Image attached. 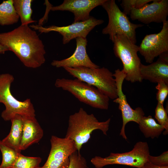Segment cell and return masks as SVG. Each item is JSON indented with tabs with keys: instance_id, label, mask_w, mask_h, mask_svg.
Returning <instances> with one entry per match:
<instances>
[{
	"instance_id": "obj_7",
	"label": "cell",
	"mask_w": 168,
	"mask_h": 168,
	"mask_svg": "<svg viewBox=\"0 0 168 168\" xmlns=\"http://www.w3.org/2000/svg\"><path fill=\"white\" fill-rule=\"evenodd\" d=\"M14 79L13 76L10 74L0 75V103L5 107L1 114L2 118L5 121H8L16 114L35 116V110L30 99L19 101L12 94L10 87Z\"/></svg>"
},
{
	"instance_id": "obj_2",
	"label": "cell",
	"mask_w": 168,
	"mask_h": 168,
	"mask_svg": "<svg viewBox=\"0 0 168 168\" xmlns=\"http://www.w3.org/2000/svg\"><path fill=\"white\" fill-rule=\"evenodd\" d=\"M110 121L109 118L106 121L99 122L93 114H89L81 108L69 116L65 138L74 142L77 151L80 153L82 145L88 142L94 130H100L107 135Z\"/></svg>"
},
{
	"instance_id": "obj_17",
	"label": "cell",
	"mask_w": 168,
	"mask_h": 168,
	"mask_svg": "<svg viewBox=\"0 0 168 168\" xmlns=\"http://www.w3.org/2000/svg\"><path fill=\"white\" fill-rule=\"evenodd\" d=\"M140 73L143 80L154 83L164 82L168 84V61L160 58L148 65L141 64Z\"/></svg>"
},
{
	"instance_id": "obj_22",
	"label": "cell",
	"mask_w": 168,
	"mask_h": 168,
	"mask_svg": "<svg viewBox=\"0 0 168 168\" xmlns=\"http://www.w3.org/2000/svg\"><path fill=\"white\" fill-rule=\"evenodd\" d=\"M0 150L2 157L0 168H12L20 152L5 145L2 140H0Z\"/></svg>"
},
{
	"instance_id": "obj_4",
	"label": "cell",
	"mask_w": 168,
	"mask_h": 168,
	"mask_svg": "<svg viewBox=\"0 0 168 168\" xmlns=\"http://www.w3.org/2000/svg\"><path fill=\"white\" fill-rule=\"evenodd\" d=\"M112 42L114 54L123 63L122 70L126 75L125 79L132 83L142 82V80L140 73L141 63L137 54L139 46L121 34L116 35Z\"/></svg>"
},
{
	"instance_id": "obj_28",
	"label": "cell",
	"mask_w": 168,
	"mask_h": 168,
	"mask_svg": "<svg viewBox=\"0 0 168 168\" xmlns=\"http://www.w3.org/2000/svg\"><path fill=\"white\" fill-rule=\"evenodd\" d=\"M148 161L152 164L158 166H168V151L163 152L158 156L149 155Z\"/></svg>"
},
{
	"instance_id": "obj_18",
	"label": "cell",
	"mask_w": 168,
	"mask_h": 168,
	"mask_svg": "<svg viewBox=\"0 0 168 168\" xmlns=\"http://www.w3.org/2000/svg\"><path fill=\"white\" fill-rule=\"evenodd\" d=\"M10 120L12 126L10 132L2 141L6 145L21 153L20 147L22 135V116L16 114Z\"/></svg>"
},
{
	"instance_id": "obj_9",
	"label": "cell",
	"mask_w": 168,
	"mask_h": 168,
	"mask_svg": "<svg viewBox=\"0 0 168 168\" xmlns=\"http://www.w3.org/2000/svg\"><path fill=\"white\" fill-rule=\"evenodd\" d=\"M104 21L90 16L88 20L84 21L73 22L64 26H51L46 27L38 25H30V27L38 30L41 33H47L50 31L58 32L63 36V44L68 43L72 39L77 37L86 38L89 32L96 26L102 24Z\"/></svg>"
},
{
	"instance_id": "obj_25",
	"label": "cell",
	"mask_w": 168,
	"mask_h": 168,
	"mask_svg": "<svg viewBox=\"0 0 168 168\" xmlns=\"http://www.w3.org/2000/svg\"><path fill=\"white\" fill-rule=\"evenodd\" d=\"M153 0H122L120 5L123 9V12L126 15L130 14L133 8L138 9L146 3Z\"/></svg>"
},
{
	"instance_id": "obj_30",
	"label": "cell",
	"mask_w": 168,
	"mask_h": 168,
	"mask_svg": "<svg viewBox=\"0 0 168 168\" xmlns=\"http://www.w3.org/2000/svg\"><path fill=\"white\" fill-rule=\"evenodd\" d=\"M8 50L7 47L0 44V54H4L6 51Z\"/></svg>"
},
{
	"instance_id": "obj_27",
	"label": "cell",
	"mask_w": 168,
	"mask_h": 168,
	"mask_svg": "<svg viewBox=\"0 0 168 168\" xmlns=\"http://www.w3.org/2000/svg\"><path fill=\"white\" fill-rule=\"evenodd\" d=\"M156 88L158 90L156 93V99L158 101L163 104L168 94V84L164 82L157 83Z\"/></svg>"
},
{
	"instance_id": "obj_1",
	"label": "cell",
	"mask_w": 168,
	"mask_h": 168,
	"mask_svg": "<svg viewBox=\"0 0 168 168\" xmlns=\"http://www.w3.org/2000/svg\"><path fill=\"white\" fill-rule=\"evenodd\" d=\"M0 44L13 52L28 68H37L45 62L44 45L36 32L28 25L0 33Z\"/></svg>"
},
{
	"instance_id": "obj_14",
	"label": "cell",
	"mask_w": 168,
	"mask_h": 168,
	"mask_svg": "<svg viewBox=\"0 0 168 168\" xmlns=\"http://www.w3.org/2000/svg\"><path fill=\"white\" fill-rule=\"evenodd\" d=\"M105 0H64L59 6H49L53 11H68L74 15L73 22L85 21L89 19L90 13L95 7L101 6Z\"/></svg>"
},
{
	"instance_id": "obj_5",
	"label": "cell",
	"mask_w": 168,
	"mask_h": 168,
	"mask_svg": "<svg viewBox=\"0 0 168 168\" xmlns=\"http://www.w3.org/2000/svg\"><path fill=\"white\" fill-rule=\"evenodd\" d=\"M55 86L67 91L79 101L96 108L107 110L110 98L95 87L77 79L58 78Z\"/></svg>"
},
{
	"instance_id": "obj_6",
	"label": "cell",
	"mask_w": 168,
	"mask_h": 168,
	"mask_svg": "<svg viewBox=\"0 0 168 168\" xmlns=\"http://www.w3.org/2000/svg\"><path fill=\"white\" fill-rule=\"evenodd\" d=\"M108 15L107 25L102 30V33L108 35L112 41L117 34H123L133 44H136V29L143 26L132 23L127 15L121 11L114 0H105L101 5Z\"/></svg>"
},
{
	"instance_id": "obj_24",
	"label": "cell",
	"mask_w": 168,
	"mask_h": 168,
	"mask_svg": "<svg viewBox=\"0 0 168 168\" xmlns=\"http://www.w3.org/2000/svg\"><path fill=\"white\" fill-rule=\"evenodd\" d=\"M155 116L158 124L165 129L163 134H167L168 133V117L167 111L164 109L163 104L157 103L155 110Z\"/></svg>"
},
{
	"instance_id": "obj_8",
	"label": "cell",
	"mask_w": 168,
	"mask_h": 168,
	"mask_svg": "<svg viewBox=\"0 0 168 168\" xmlns=\"http://www.w3.org/2000/svg\"><path fill=\"white\" fill-rule=\"evenodd\" d=\"M150 155L149 147L147 142H137L133 149L123 153H111L105 157L95 156L91 161L96 168H102L108 165L119 164L138 168L142 167L148 161Z\"/></svg>"
},
{
	"instance_id": "obj_10",
	"label": "cell",
	"mask_w": 168,
	"mask_h": 168,
	"mask_svg": "<svg viewBox=\"0 0 168 168\" xmlns=\"http://www.w3.org/2000/svg\"><path fill=\"white\" fill-rule=\"evenodd\" d=\"M113 76L115 79L117 88L118 97L114 100V102L119 104V109L120 110L123 120V124L120 135L125 140L127 139L125 131L126 124L130 121L134 122L138 124L140 119L144 116V113L140 107L133 109L128 103L126 96L122 91V85L126 75L123 70H116Z\"/></svg>"
},
{
	"instance_id": "obj_11",
	"label": "cell",
	"mask_w": 168,
	"mask_h": 168,
	"mask_svg": "<svg viewBox=\"0 0 168 168\" xmlns=\"http://www.w3.org/2000/svg\"><path fill=\"white\" fill-rule=\"evenodd\" d=\"M50 141L51 148L47 159L40 168H67L70 156L77 151L74 142L55 136H51Z\"/></svg>"
},
{
	"instance_id": "obj_19",
	"label": "cell",
	"mask_w": 168,
	"mask_h": 168,
	"mask_svg": "<svg viewBox=\"0 0 168 168\" xmlns=\"http://www.w3.org/2000/svg\"><path fill=\"white\" fill-rule=\"evenodd\" d=\"M138 124L140 131L146 138H158L165 130L150 115L143 116Z\"/></svg>"
},
{
	"instance_id": "obj_29",
	"label": "cell",
	"mask_w": 168,
	"mask_h": 168,
	"mask_svg": "<svg viewBox=\"0 0 168 168\" xmlns=\"http://www.w3.org/2000/svg\"><path fill=\"white\" fill-rule=\"evenodd\" d=\"M139 168H168V166H158L152 164L148 161L143 166Z\"/></svg>"
},
{
	"instance_id": "obj_15",
	"label": "cell",
	"mask_w": 168,
	"mask_h": 168,
	"mask_svg": "<svg viewBox=\"0 0 168 168\" xmlns=\"http://www.w3.org/2000/svg\"><path fill=\"white\" fill-rule=\"evenodd\" d=\"M75 39L76 47L73 54L68 58L61 60H53L51 65L57 68H74L81 67L90 68L100 67L92 61L87 53L86 47L87 40L86 38L79 37Z\"/></svg>"
},
{
	"instance_id": "obj_16",
	"label": "cell",
	"mask_w": 168,
	"mask_h": 168,
	"mask_svg": "<svg viewBox=\"0 0 168 168\" xmlns=\"http://www.w3.org/2000/svg\"><path fill=\"white\" fill-rule=\"evenodd\" d=\"M22 118V135L20 147L21 151L38 143L44 135L43 130L35 116H24Z\"/></svg>"
},
{
	"instance_id": "obj_23",
	"label": "cell",
	"mask_w": 168,
	"mask_h": 168,
	"mask_svg": "<svg viewBox=\"0 0 168 168\" xmlns=\"http://www.w3.org/2000/svg\"><path fill=\"white\" fill-rule=\"evenodd\" d=\"M42 159L39 157H29L18 154L12 168H40Z\"/></svg>"
},
{
	"instance_id": "obj_12",
	"label": "cell",
	"mask_w": 168,
	"mask_h": 168,
	"mask_svg": "<svg viewBox=\"0 0 168 168\" xmlns=\"http://www.w3.org/2000/svg\"><path fill=\"white\" fill-rule=\"evenodd\" d=\"M168 51V21L163 22L161 31L157 33L146 35L139 46L140 54L146 62L152 63L155 58Z\"/></svg>"
},
{
	"instance_id": "obj_3",
	"label": "cell",
	"mask_w": 168,
	"mask_h": 168,
	"mask_svg": "<svg viewBox=\"0 0 168 168\" xmlns=\"http://www.w3.org/2000/svg\"><path fill=\"white\" fill-rule=\"evenodd\" d=\"M63 68L73 77L95 87L110 99L114 100L117 98L115 79L113 73L107 68L84 67Z\"/></svg>"
},
{
	"instance_id": "obj_26",
	"label": "cell",
	"mask_w": 168,
	"mask_h": 168,
	"mask_svg": "<svg viewBox=\"0 0 168 168\" xmlns=\"http://www.w3.org/2000/svg\"><path fill=\"white\" fill-rule=\"evenodd\" d=\"M70 162L67 168H87L86 159L77 151L71 154L69 157Z\"/></svg>"
},
{
	"instance_id": "obj_13",
	"label": "cell",
	"mask_w": 168,
	"mask_h": 168,
	"mask_svg": "<svg viewBox=\"0 0 168 168\" xmlns=\"http://www.w3.org/2000/svg\"><path fill=\"white\" fill-rule=\"evenodd\" d=\"M138 9L133 8L130 14L133 20H137L146 24L160 23L166 21L168 15V0H153Z\"/></svg>"
},
{
	"instance_id": "obj_20",
	"label": "cell",
	"mask_w": 168,
	"mask_h": 168,
	"mask_svg": "<svg viewBox=\"0 0 168 168\" xmlns=\"http://www.w3.org/2000/svg\"><path fill=\"white\" fill-rule=\"evenodd\" d=\"M20 18L13 5V0L3 1L0 4V25H10L17 23Z\"/></svg>"
},
{
	"instance_id": "obj_21",
	"label": "cell",
	"mask_w": 168,
	"mask_h": 168,
	"mask_svg": "<svg viewBox=\"0 0 168 168\" xmlns=\"http://www.w3.org/2000/svg\"><path fill=\"white\" fill-rule=\"evenodd\" d=\"M32 0H13L15 10L20 18L21 25H28L36 22L32 18L33 11L31 8Z\"/></svg>"
}]
</instances>
